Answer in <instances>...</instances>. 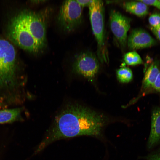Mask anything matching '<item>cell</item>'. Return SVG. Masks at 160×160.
Here are the masks:
<instances>
[{
	"instance_id": "obj_10",
	"label": "cell",
	"mask_w": 160,
	"mask_h": 160,
	"mask_svg": "<svg viewBox=\"0 0 160 160\" xmlns=\"http://www.w3.org/2000/svg\"><path fill=\"white\" fill-rule=\"evenodd\" d=\"M160 68L156 62L153 63L145 73L142 83L143 89L146 90L153 88Z\"/></svg>"
},
{
	"instance_id": "obj_7",
	"label": "cell",
	"mask_w": 160,
	"mask_h": 160,
	"mask_svg": "<svg viewBox=\"0 0 160 160\" xmlns=\"http://www.w3.org/2000/svg\"><path fill=\"white\" fill-rule=\"evenodd\" d=\"M156 43V40L147 31L141 28L133 29L127 40L128 46L131 50L149 47Z\"/></svg>"
},
{
	"instance_id": "obj_4",
	"label": "cell",
	"mask_w": 160,
	"mask_h": 160,
	"mask_svg": "<svg viewBox=\"0 0 160 160\" xmlns=\"http://www.w3.org/2000/svg\"><path fill=\"white\" fill-rule=\"evenodd\" d=\"M82 7L76 0L65 1L63 2L57 20L64 31L71 32L80 25L82 20Z\"/></svg>"
},
{
	"instance_id": "obj_1",
	"label": "cell",
	"mask_w": 160,
	"mask_h": 160,
	"mask_svg": "<svg viewBox=\"0 0 160 160\" xmlns=\"http://www.w3.org/2000/svg\"><path fill=\"white\" fill-rule=\"evenodd\" d=\"M107 119L103 114L78 104H69L55 116L36 152L57 140L81 135H100Z\"/></svg>"
},
{
	"instance_id": "obj_17",
	"label": "cell",
	"mask_w": 160,
	"mask_h": 160,
	"mask_svg": "<svg viewBox=\"0 0 160 160\" xmlns=\"http://www.w3.org/2000/svg\"><path fill=\"white\" fill-rule=\"evenodd\" d=\"M151 31L160 41V26L156 28H153L150 26Z\"/></svg>"
},
{
	"instance_id": "obj_3",
	"label": "cell",
	"mask_w": 160,
	"mask_h": 160,
	"mask_svg": "<svg viewBox=\"0 0 160 160\" xmlns=\"http://www.w3.org/2000/svg\"><path fill=\"white\" fill-rule=\"evenodd\" d=\"M28 33L43 50L46 45V14L24 10L19 13Z\"/></svg>"
},
{
	"instance_id": "obj_18",
	"label": "cell",
	"mask_w": 160,
	"mask_h": 160,
	"mask_svg": "<svg viewBox=\"0 0 160 160\" xmlns=\"http://www.w3.org/2000/svg\"><path fill=\"white\" fill-rule=\"evenodd\" d=\"M148 160H160V155L157 154H150L145 157Z\"/></svg>"
},
{
	"instance_id": "obj_2",
	"label": "cell",
	"mask_w": 160,
	"mask_h": 160,
	"mask_svg": "<svg viewBox=\"0 0 160 160\" xmlns=\"http://www.w3.org/2000/svg\"><path fill=\"white\" fill-rule=\"evenodd\" d=\"M89 7L92 29L97 44V57L102 63H107L109 58L105 42L103 3L101 0H92Z\"/></svg>"
},
{
	"instance_id": "obj_15",
	"label": "cell",
	"mask_w": 160,
	"mask_h": 160,
	"mask_svg": "<svg viewBox=\"0 0 160 160\" xmlns=\"http://www.w3.org/2000/svg\"><path fill=\"white\" fill-rule=\"evenodd\" d=\"M147 5H149L156 7L160 10V0H140Z\"/></svg>"
},
{
	"instance_id": "obj_19",
	"label": "cell",
	"mask_w": 160,
	"mask_h": 160,
	"mask_svg": "<svg viewBox=\"0 0 160 160\" xmlns=\"http://www.w3.org/2000/svg\"><path fill=\"white\" fill-rule=\"evenodd\" d=\"M78 3L82 7L84 6H89L92 0H76Z\"/></svg>"
},
{
	"instance_id": "obj_9",
	"label": "cell",
	"mask_w": 160,
	"mask_h": 160,
	"mask_svg": "<svg viewBox=\"0 0 160 160\" xmlns=\"http://www.w3.org/2000/svg\"><path fill=\"white\" fill-rule=\"evenodd\" d=\"M123 6L126 11L139 17H145L148 13L147 5L140 0L125 2Z\"/></svg>"
},
{
	"instance_id": "obj_16",
	"label": "cell",
	"mask_w": 160,
	"mask_h": 160,
	"mask_svg": "<svg viewBox=\"0 0 160 160\" xmlns=\"http://www.w3.org/2000/svg\"><path fill=\"white\" fill-rule=\"evenodd\" d=\"M153 88L156 91L160 92V69Z\"/></svg>"
},
{
	"instance_id": "obj_8",
	"label": "cell",
	"mask_w": 160,
	"mask_h": 160,
	"mask_svg": "<svg viewBox=\"0 0 160 160\" xmlns=\"http://www.w3.org/2000/svg\"><path fill=\"white\" fill-rule=\"evenodd\" d=\"M160 142V107L152 111L151 129L148 142L149 149L153 148Z\"/></svg>"
},
{
	"instance_id": "obj_6",
	"label": "cell",
	"mask_w": 160,
	"mask_h": 160,
	"mask_svg": "<svg viewBox=\"0 0 160 160\" xmlns=\"http://www.w3.org/2000/svg\"><path fill=\"white\" fill-rule=\"evenodd\" d=\"M131 19L115 10L110 14L109 23L111 30L122 48L127 44V33L130 27Z\"/></svg>"
},
{
	"instance_id": "obj_12",
	"label": "cell",
	"mask_w": 160,
	"mask_h": 160,
	"mask_svg": "<svg viewBox=\"0 0 160 160\" xmlns=\"http://www.w3.org/2000/svg\"><path fill=\"white\" fill-rule=\"evenodd\" d=\"M116 74L118 79L122 83H128L133 78L132 71L127 67H122L118 69L116 71Z\"/></svg>"
},
{
	"instance_id": "obj_14",
	"label": "cell",
	"mask_w": 160,
	"mask_h": 160,
	"mask_svg": "<svg viewBox=\"0 0 160 160\" xmlns=\"http://www.w3.org/2000/svg\"><path fill=\"white\" fill-rule=\"evenodd\" d=\"M150 26L156 28L160 26V14L155 12L151 14L148 18Z\"/></svg>"
},
{
	"instance_id": "obj_5",
	"label": "cell",
	"mask_w": 160,
	"mask_h": 160,
	"mask_svg": "<svg viewBox=\"0 0 160 160\" xmlns=\"http://www.w3.org/2000/svg\"><path fill=\"white\" fill-rule=\"evenodd\" d=\"M73 67L75 73L92 80L98 71L99 64L96 55L88 52H82L76 56Z\"/></svg>"
},
{
	"instance_id": "obj_11",
	"label": "cell",
	"mask_w": 160,
	"mask_h": 160,
	"mask_svg": "<svg viewBox=\"0 0 160 160\" xmlns=\"http://www.w3.org/2000/svg\"><path fill=\"white\" fill-rule=\"evenodd\" d=\"M21 108L0 110V124L12 123L21 120Z\"/></svg>"
},
{
	"instance_id": "obj_13",
	"label": "cell",
	"mask_w": 160,
	"mask_h": 160,
	"mask_svg": "<svg viewBox=\"0 0 160 160\" xmlns=\"http://www.w3.org/2000/svg\"><path fill=\"white\" fill-rule=\"evenodd\" d=\"M124 60L127 64L129 65H136L143 63L140 56L135 51L126 53L124 56Z\"/></svg>"
}]
</instances>
